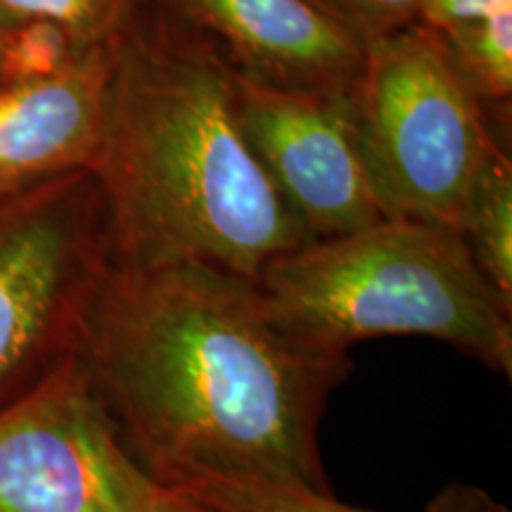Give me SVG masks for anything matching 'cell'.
<instances>
[{
    "label": "cell",
    "mask_w": 512,
    "mask_h": 512,
    "mask_svg": "<svg viewBox=\"0 0 512 512\" xmlns=\"http://www.w3.org/2000/svg\"><path fill=\"white\" fill-rule=\"evenodd\" d=\"M79 356L131 456L166 489L266 479L330 491L318 422L351 361L294 342L256 280L112 266Z\"/></svg>",
    "instance_id": "cell-1"
},
{
    "label": "cell",
    "mask_w": 512,
    "mask_h": 512,
    "mask_svg": "<svg viewBox=\"0 0 512 512\" xmlns=\"http://www.w3.org/2000/svg\"><path fill=\"white\" fill-rule=\"evenodd\" d=\"M93 174L117 268L202 264L259 280L309 242L242 133L230 62L162 0L114 41Z\"/></svg>",
    "instance_id": "cell-2"
},
{
    "label": "cell",
    "mask_w": 512,
    "mask_h": 512,
    "mask_svg": "<svg viewBox=\"0 0 512 512\" xmlns=\"http://www.w3.org/2000/svg\"><path fill=\"white\" fill-rule=\"evenodd\" d=\"M268 311L311 354L349 358L373 337H432L512 377V304L479 271L460 230L387 216L311 240L256 280Z\"/></svg>",
    "instance_id": "cell-3"
},
{
    "label": "cell",
    "mask_w": 512,
    "mask_h": 512,
    "mask_svg": "<svg viewBox=\"0 0 512 512\" xmlns=\"http://www.w3.org/2000/svg\"><path fill=\"white\" fill-rule=\"evenodd\" d=\"M349 102L384 214L458 230L501 143L444 43L418 24L363 41Z\"/></svg>",
    "instance_id": "cell-4"
},
{
    "label": "cell",
    "mask_w": 512,
    "mask_h": 512,
    "mask_svg": "<svg viewBox=\"0 0 512 512\" xmlns=\"http://www.w3.org/2000/svg\"><path fill=\"white\" fill-rule=\"evenodd\" d=\"M110 268L93 171L0 192V406L79 354Z\"/></svg>",
    "instance_id": "cell-5"
},
{
    "label": "cell",
    "mask_w": 512,
    "mask_h": 512,
    "mask_svg": "<svg viewBox=\"0 0 512 512\" xmlns=\"http://www.w3.org/2000/svg\"><path fill=\"white\" fill-rule=\"evenodd\" d=\"M79 354L0 406V512H162Z\"/></svg>",
    "instance_id": "cell-6"
},
{
    "label": "cell",
    "mask_w": 512,
    "mask_h": 512,
    "mask_svg": "<svg viewBox=\"0 0 512 512\" xmlns=\"http://www.w3.org/2000/svg\"><path fill=\"white\" fill-rule=\"evenodd\" d=\"M233 98L249 147L309 242L387 219L349 93L273 86L233 69Z\"/></svg>",
    "instance_id": "cell-7"
},
{
    "label": "cell",
    "mask_w": 512,
    "mask_h": 512,
    "mask_svg": "<svg viewBox=\"0 0 512 512\" xmlns=\"http://www.w3.org/2000/svg\"><path fill=\"white\" fill-rule=\"evenodd\" d=\"M114 41L0 79V192L95 169L110 119Z\"/></svg>",
    "instance_id": "cell-8"
},
{
    "label": "cell",
    "mask_w": 512,
    "mask_h": 512,
    "mask_svg": "<svg viewBox=\"0 0 512 512\" xmlns=\"http://www.w3.org/2000/svg\"><path fill=\"white\" fill-rule=\"evenodd\" d=\"M235 72L285 88L351 93L363 41L313 0H162Z\"/></svg>",
    "instance_id": "cell-9"
},
{
    "label": "cell",
    "mask_w": 512,
    "mask_h": 512,
    "mask_svg": "<svg viewBox=\"0 0 512 512\" xmlns=\"http://www.w3.org/2000/svg\"><path fill=\"white\" fill-rule=\"evenodd\" d=\"M176 491V489H174ZM216 512H373L337 501L332 491L266 479H207L178 489ZM425 512H510L482 486L451 482L432 498Z\"/></svg>",
    "instance_id": "cell-10"
},
{
    "label": "cell",
    "mask_w": 512,
    "mask_h": 512,
    "mask_svg": "<svg viewBox=\"0 0 512 512\" xmlns=\"http://www.w3.org/2000/svg\"><path fill=\"white\" fill-rule=\"evenodd\" d=\"M458 230L479 271L512 304V164L501 145L486 159Z\"/></svg>",
    "instance_id": "cell-11"
},
{
    "label": "cell",
    "mask_w": 512,
    "mask_h": 512,
    "mask_svg": "<svg viewBox=\"0 0 512 512\" xmlns=\"http://www.w3.org/2000/svg\"><path fill=\"white\" fill-rule=\"evenodd\" d=\"M150 0H0L8 27H46L74 48L110 43Z\"/></svg>",
    "instance_id": "cell-12"
},
{
    "label": "cell",
    "mask_w": 512,
    "mask_h": 512,
    "mask_svg": "<svg viewBox=\"0 0 512 512\" xmlns=\"http://www.w3.org/2000/svg\"><path fill=\"white\" fill-rule=\"evenodd\" d=\"M441 43L484 107L508 105L512 95V8L498 10Z\"/></svg>",
    "instance_id": "cell-13"
},
{
    "label": "cell",
    "mask_w": 512,
    "mask_h": 512,
    "mask_svg": "<svg viewBox=\"0 0 512 512\" xmlns=\"http://www.w3.org/2000/svg\"><path fill=\"white\" fill-rule=\"evenodd\" d=\"M337 22L354 31L361 41L411 27L422 0H313Z\"/></svg>",
    "instance_id": "cell-14"
},
{
    "label": "cell",
    "mask_w": 512,
    "mask_h": 512,
    "mask_svg": "<svg viewBox=\"0 0 512 512\" xmlns=\"http://www.w3.org/2000/svg\"><path fill=\"white\" fill-rule=\"evenodd\" d=\"M503 8H512V0H422L415 24L444 41Z\"/></svg>",
    "instance_id": "cell-15"
},
{
    "label": "cell",
    "mask_w": 512,
    "mask_h": 512,
    "mask_svg": "<svg viewBox=\"0 0 512 512\" xmlns=\"http://www.w3.org/2000/svg\"><path fill=\"white\" fill-rule=\"evenodd\" d=\"M162 512H216L207 508V505L192 501L190 496L181 494V491H174V496H171V501L166 503V508Z\"/></svg>",
    "instance_id": "cell-16"
},
{
    "label": "cell",
    "mask_w": 512,
    "mask_h": 512,
    "mask_svg": "<svg viewBox=\"0 0 512 512\" xmlns=\"http://www.w3.org/2000/svg\"><path fill=\"white\" fill-rule=\"evenodd\" d=\"M15 29L17 27H8L5 22H0V79H3L5 69H8L10 48H12V41H15Z\"/></svg>",
    "instance_id": "cell-17"
}]
</instances>
